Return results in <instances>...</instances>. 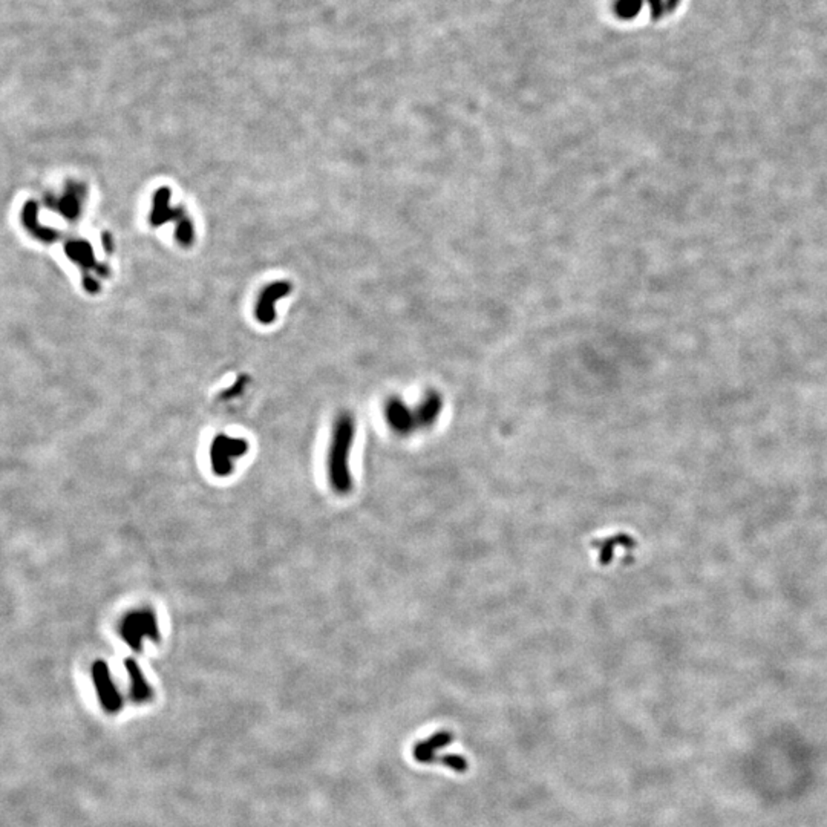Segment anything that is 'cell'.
Here are the masks:
<instances>
[{"label": "cell", "instance_id": "277c9868", "mask_svg": "<svg viewBox=\"0 0 827 827\" xmlns=\"http://www.w3.org/2000/svg\"><path fill=\"white\" fill-rule=\"evenodd\" d=\"M248 452V443L244 439H235L226 434H218L210 443V467L216 477H228L233 472L235 461Z\"/></svg>", "mask_w": 827, "mask_h": 827}, {"label": "cell", "instance_id": "5b68a950", "mask_svg": "<svg viewBox=\"0 0 827 827\" xmlns=\"http://www.w3.org/2000/svg\"><path fill=\"white\" fill-rule=\"evenodd\" d=\"M91 678L103 711L108 714L120 713L123 708V696L112 679L109 665L104 661H95L91 666Z\"/></svg>", "mask_w": 827, "mask_h": 827}, {"label": "cell", "instance_id": "8992f818", "mask_svg": "<svg viewBox=\"0 0 827 827\" xmlns=\"http://www.w3.org/2000/svg\"><path fill=\"white\" fill-rule=\"evenodd\" d=\"M124 668H126L129 678V697L137 705L147 704L154 697V690L147 682L145 673L141 671L140 665L133 659L124 661Z\"/></svg>", "mask_w": 827, "mask_h": 827}, {"label": "cell", "instance_id": "3957f363", "mask_svg": "<svg viewBox=\"0 0 827 827\" xmlns=\"http://www.w3.org/2000/svg\"><path fill=\"white\" fill-rule=\"evenodd\" d=\"M120 636L133 651H141L145 640H159L158 618L154 610L137 608L124 615L120 622Z\"/></svg>", "mask_w": 827, "mask_h": 827}, {"label": "cell", "instance_id": "9c48e42d", "mask_svg": "<svg viewBox=\"0 0 827 827\" xmlns=\"http://www.w3.org/2000/svg\"><path fill=\"white\" fill-rule=\"evenodd\" d=\"M647 2L650 5L653 20H659L663 16L673 13L680 0H647Z\"/></svg>", "mask_w": 827, "mask_h": 827}, {"label": "cell", "instance_id": "7a4b0ae2", "mask_svg": "<svg viewBox=\"0 0 827 827\" xmlns=\"http://www.w3.org/2000/svg\"><path fill=\"white\" fill-rule=\"evenodd\" d=\"M441 409V400L437 394H431L424 403L412 412L402 400H389L386 405V419L391 428L400 434L412 431L419 424H431Z\"/></svg>", "mask_w": 827, "mask_h": 827}, {"label": "cell", "instance_id": "6da1fadb", "mask_svg": "<svg viewBox=\"0 0 827 827\" xmlns=\"http://www.w3.org/2000/svg\"><path fill=\"white\" fill-rule=\"evenodd\" d=\"M355 435L354 419L348 414L341 415L336 420L330 452H328V479L336 494L345 495L353 489V475L350 467V457Z\"/></svg>", "mask_w": 827, "mask_h": 827}, {"label": "cell", "instance_id": "30bf717a", "mask_svg": "<svg viewBox=\"0 0 827 827\" xmlns=\"http://www.w3.org/2000/svg\"><path fill=\"white\" fill-rule=\"evenodd\" d=\"M440 763L444 764L446 768L455 771V772H466L467 771L466 759L461 757V755H457V754L444 755V757L440 759Z\"/></svg>", "mask_w": 827, "mask_h": 827}, {"label": "cell", "instance_id": "ba28073f", "mask_svg": "<svg viewBox=\"0 0 827 827\" xmlns=\"http://www.w3.org/2000/svg\"><path fill=\"white\" fill-rule=\"evenodd\" d=\"M642 5L644 0H616L613 10H615L619 19L631 20L639 14L640 10H642Z\"/></svg>", "mask_w": 827, "mask_h": 827}, {"label": "cell", "instance_id": "52a82bcc", "mask_svg": "<svg viewBox=\"0 0 827 827\" xmlns=\"http://www.w3.org/2000/svg\"><path fill=\"white\" fill-rule=\"evenodd\" d=\"M453 740L451 731H440L431 735L429 739L420 740L414 746V759L423 764L437 763V752L441 748H446Z\"/></svg>", "mask_w": 827, "mask_h": 827}]
</instances>
